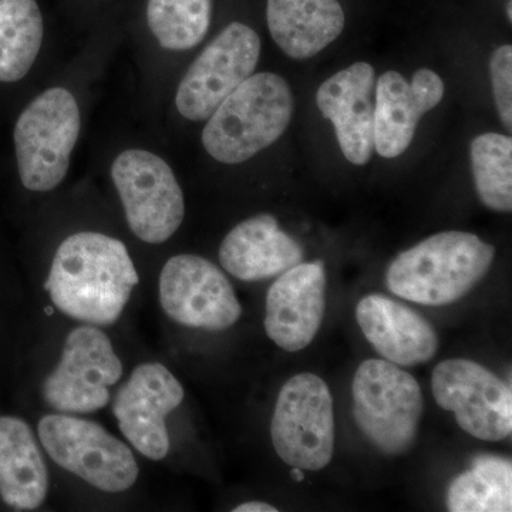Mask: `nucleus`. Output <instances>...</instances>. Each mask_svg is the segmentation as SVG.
I'll return each instance as SVG.
<instances>
[{"label":"nucleus","instance_id":"nucleus-5","mask_svg":"<svg viewBox=\"0 0 512 512\" xmlns=\"http://www.w3.org/2000/svg\"><path fill=\"white\" fill-rule=\"evenodd\" d=\"M80 124L79 104L63 87L46 90L23 110L13 138L25 188L47 192L62 183L69 171Z\"/></svg>","mask_w":512,"mask_h":512},{"label":"nucleus","instance_id":"nucleus-21","mask_svg":"<svg viewBox=\"0 0 512 512\" xmlns=\"http://www.w3.org/2000/svg\"><path fill=\"white\" fill-rule=\"evenodd\" d=\"M43 42V18L36 0H0V82L23 79Z\"/></svg>","mask_w":512,"mask_h":512},{"label":"nucleus","instance_id":"nucleus-22","mask_svg":"<svg viewBox=\"0 0 512 512\" xmlns=\"http://www.w3.org/2000/svg\"><path fill=\"white\" fill-rule=\"evenodd\" d=\"M447 508L451 512H510L511 461L490 454L474 458L470 470L448 487Z\"/></svg>","mask_w":512,"mask_h":512},{"label":"nucleus","instance_id":"nucleus-2","mask_svg":"<svg viewBox=\"0 0 512 512\" xmlns=\"http://www.w3.org/2000/svg\"><path fill=\"white\" fill-rule=\"evenodd\" d=\"M494 256L493 245L477 235L440 232L396 256L386 272L387 288L420 305H450L483 281Z\"/></svg>","mask_w":512,"mask_h":512},{"label":"nucleus","instance_id":"nucleus-25","mask_svg":"<svg viewBox=\"0 0 512 512\" xmlns=\"http://www.w3.org/2000/svg\"><path fill=\"white\" fill-rule=\"evenodd\" d=\"M491 82L495 106L500 113L504 126L512 127V47H498L490 60Z\"/></svg>","mask_w":512,"mask_h":512},{"label":"nucleus","instance_id":"nucleus-3","mask_svg":"<svg viewBox=\"0 0 512 512\" xmlns=\"http://www.w3.org/2000/svg\"><path fill=\"white\" fill-rule=\"evenodd\" d=\"M292 114V90L284 77L252 74L211 114L202 144L220 163H245L282 137Z\"/></svg>","mask_w":512,"mask_h":512},{"label":"nucleus","instance_id":"nucleus-23","mask_svg":"<svg viewBox=\"0 0 512 512\" xmlns=\"http://www.w3.org/2000/svg\"><path fill=\"white\" fill-rule=\"evenodd\" d=\"M471 167L480 201L497 212L512 210V140L485 133L471 143Z\"/></svg>","mask_w":512,"mask_h":512},{"label":"nucleus","instance_id":"nucleus-1","mask_svg":"<svg viewBox=\"0 0 512 512\" xmlns=\"http://www.w3.org/2000/svg\"><path fill=\"white\" fill-rule=\"evenodd\" d=\"M138 282L123 242L100 232H77L57 248L45 288L69 318L110 326L120 319Z\"/></svg>","mask_w":512,"mask_h":512},{"label":"nucleus","instance_id":"nucleus-6","mask_svg":"<svg viewBox=\"0 0 512 512\" xmlns=\"http://www.w3.org/2000/svg\"><path fill=\"white\" fill-rule=\"evenodd\" d=\"M40 443L57 466L104 493H124L136 484L133 451L93 420L49 414L37 426Z\"/></svg>","mask_w":512,"mask_h":512},{"label":"nucleus","instance_id":"nucleus-28","mask_svg":"<svg viewBox=\"0 0 512 512\" xmlns=\"http://www.w3.org/2000/svg\"><path fill=\"white\" fill-rule=\"evenodd\" d=\"M507 13H508V19H510V22H511V20H512V0H508Z\"/></svg>","mask_w":512,"mask_h":512},{"label":"nucleus","instance_id":"nucleus-16","mask_svg":"<svg viewBox=\"0 0 512 512\" xmlns=\"http://www.w3.org/2000/svg\"><path fill=\"white\" fill-rule=\"evenodd\" d=\"M443 96V80L433 70H417L412 82L393 70L383 73L375 90V151L379 156H402L423 114L439 106Z\"/></svg>","mask_w":512,"mask_h":512},{"label":"nucleus","instance_id":"nucleus-13","mask_svg":"<svg viewBox=\"0 0 512 512\" xmlns=\"http://www.w3.org/2000/svg\"><path fill=\"white\" fill-rule=\"evenodd\" d=\"M184 396L177 377L161 363H143L133 370L114 397L113 413L121 433L138 453L153 461L167 456L170 436L165 419Z\"/></svg>","mask_w":512,"mask_h":512},{"label":"nucleus","instance_id":"nucleus-7","mask_svg":"<svg viewBox=\"0 0 512 512\" xmlns=\"http://www.w3.org/2000/svg\"><path fill=\"white\" fill-rule=\"evenodd\" d=\"M271 439L284 463L323 470L335 451V412L328 384L312 373L293 376L276 400Z\"/></svg>","mask_w":512,"mask_h":512},{"label":"nucleus","instance_id":"nucleus-15","mask_svg":"<svg viewBox=\"0 0 512 512\" xmlns=\"http://www.w3.org/2000/svg\"><path fill=\"white\" fill-rule=\"evenodd\" d=\"M375 69L357 62L329 77L316 93L320 113L335 126L340 150L355 165L375 153Z\"/></svg>","mask_w":512,"mask_h":512},{"label":"nucleus","instance_id":"nucleus-19","mask_svg":"<svg viewBox=\"0 0 512 512\" xmlns=\"http://www.w3.org/2000/svg\"><path fill=\"white\" fill-rule=\"evenodd\" d=\"M266 20L276 45L296 60L318 55L346 23L338 0H268Z\"/></svg>","mask_w":512,"mask_h":512},{"label":"nucleus","instance_id":"nucleus-14","mask_svg":"<svg viewBox=\"0 0 512 512\" xmlns=\"http://www.w3.org/2000/svg\"><path fill=\"white\" fill-rule=\"evenodd\" d=\"M326 309V272L322 261L288 269L269 288L265 332L286 352L308 348L318 335Z\"/></svg>","mask_w":512,"mask_h":512},{"label":"nucleus","instance_id":"nucleus-4","mask_svg":"<svg viewBox=\"0 0 512 512\" xmlns=\"http://www.w3.org/2000/svg\"><path fill=\"white\" fill-rule=\"evenodd\" d=\"M357 426L387 456L407 453L416 441L424 410L420 384L389 360H365L352 384Z\"/></svg>","mask_w":512,"mask_h":512},{"label":"nucleus","instance_id":"nucleus-10","mask_svg":"<svg viewBox=\"0 0 512 512\" xmlns=\"http://www.w3.org/2000/svg\"><path fill=\"white\" fill-rule=\"evenodd\" d=\"M434 400L456 414L458 426L484 441H501L512 433V393L487 367L467 359L439 363L431 377Z\"/></svg>","mask_w":512,"mask_h":512},{"label":"nucleus","instance_id":"nucleus-17","mask_svg":"<svg viewBox=\"0 0 512 512\" xmlns=\"http://www.w3.org/2000/svg\"><path fill=\"white\" fill-rule=\"evenodd\" d=\"M356 319L370 345L397 366L429 362L439 350V336L423 316L387 296L360 299Z\"/></svg>","mask_w":512,"mask_h":512},{"label":"nucleus","instance_id":"nucleus-18","mask_svg":"<svg viewBox=\"0 0 512 512\" xmlns=\"http://www.w3.org/2000/svg\"><path fill=\"white\" fill-rule=\"evenodd\" d=\"M302 259L301 245L269 214L239 222L220 247L222 268L245 282L282 275Z\"/></svg>","mask_w":512,"mask_h":512},{"label":"nucleus","instance_id":"nucleus-27","mask_svg":"<svg viewBox=\"0 0 512 512\" xmlns=\"http://www.w3.org/2000/svg\"><path fill=\"white\" fill-rule=\"evenodd\" d=\"M303 470H301V468H298V467H293V470H292V477L295 478L296 481H302L303 478H305V476H303V473H302Z\"/></svg>","mask_w":512,"mask_h":512},{"label":"nucleus","instance_id":"nucleus-20","mask_svg":"<svg viewBox=\"0 0 512 512\" xmlns=\"http://www.w3.org/2000/svg\"><path fill=\"white\" fill-rule=\"evenodd\" d=\"M49 493V471L29 424L0 416V498L15 511H35Z\"/></svg>","mask_w":512,"mask_h":512},{"label":"nucleus","instance_id":"nucleus-12","mask_svg":"<svg viewBox=\"0 0 512 512\" xmlns=\"http://www.w3.org/2000/svg\"><path fill=\"white\" fill-rule=\"evenodd\" d=\"M161 308L178 325L222 332L238 322L242 306L224 272L198 255H175L160 274Z\"/></svg>","mask_w":512,"mask_h":512},{"label":"nucleus","instance_id":"nucleus-8","mask_svg":"<svg viewBox=\"0 0 512 512\" xmlns=\"http://www.w3.org/2000/svg\"><path fill=\"white\" fill-rule=\"evenodd\" d=\"M128 227L147 244L173 237L185 215L183 190L170 165L146 150H127L111 167Z\"/></svg>","mask_w":512,"mask_h":512},{"label":"nucleus","instance_id":"nucleus-26","mask_svg":"<svg viewBox=\"0 0 512 512\" xmlns=\"http://www.w3.org/2000/svg\"><path fill=\"white\" fill-rule=\"evenodd\" d=\"M234 512H278V508L274 507V505L261 503V501H249V503H244L238 505L237 508L232 510Z\"/></svg>","mask_w":512,"mask_h":512},{"label":"nucleus","instance_id":"nucleus-9","mask_svg":"<svg viewBox=\"0 0 512 512\" xmlns=\"http://www.w3.org/2000/svg\"><path fill=\"white\" fill-rule=\"evenodd\" d=\"M123 363L106 333L80 326L69 333L62 356L43 383V400L64 414H89L110 402V387L123 376Z\"/></svg>","mask_w":512,"mask_h":512},{"label":"nucleus","instance_id":"nucleus-11","mask_svg":"<svg viewBox=\"0 0 512 512\" xmlns=\"http://www.w3.org/2000/svg\"><path fill=\"white\" fill-rule=\"evenodd\" d=\"M261 55V39L254 29L234 22L202 50L185 73L175 104L181 116L204 121L229 94L254 74Z\"/></svg>","mask_w":512,"mask_h":512},{"label":"nucleus","instance_id":"nucleus-24","mask_svg":"<svg viewBox=\"0 0 512 512\" xmlns=\"http://www.w3.org/2000/svg\"><path fill=\"white\" fill-rule=\"evenodd\" d=\"M211 12L212 0H148V26L164 49L188 50L207 36Z\"/></svg>","mask_w":512,"mask_h":512}]
</instances>
